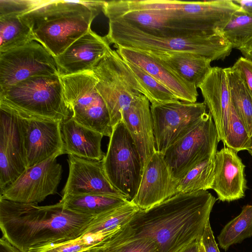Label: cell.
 Returning a JSON list of instances; mask_svg holds the SVG:
<instances>
[{
    "label": "cell",
    "mask_w": 252,
    "mask_h": 252,
    "mask_svg": "<svg viewBox=\"0 0 252 252\" xmlns=\"http://www.w3.org/2000/svg\"><path fill=\"white\" fill-rule=\"evenodd\" d=\"M217 200L207 190L178 193L140 209L114 235L149 238L157 244L159 252H182L200 240Z\"/></svg>",
    "instance_id": "cell-1"
},
{
    "label": "cell",
    "mask_w": 252,
    "mask_h": 252,
    "mask_svg": "<svg viewBox=\"0 0 252 252\" xmlns=\"http://www.w3.org/2000/svg\"><path fill=\"white\" fill-rule=\"evenodd\" d=\"M94 217L66 209L60 201L40 206L0 197L2 237L22 252L81 237Z\"/></svg>",
    "instance_id": "cell-2"
},
{
    "label": "cell",
    "mask_w": 252,
    "mask_h": 252,
    "mask_svg": "<svg viewBox=\"0 0 252 252\" xmlns=\"http://www.w3.org/2000/svg\"><path fill=\"white\" fill-rule=\"evenodd\" d=\"M132 2L145 10L144 27L150 33L157 36L222 33L232 15L240 9L232 0H140Z\"/></svg>",
    "instance_id": "cell-3"
},
{
    "label": "cell",
    "mask_w": 252,
    "mask_h": 252,
    "mask_svg": "<svg viewBox=\"0 0 252 252\" xmlns=\"http://www.w3.org/2000/svg\"><path fill=\"white\" fill-rule=\"evenodd\" d=\"M105 1L45 0L20 17L31 28L35 41L55 57L91 29Z\"/></svg>",
    "instance_id": "cell-4"
},
{
    "label": "cell",
    "mask_w": 252,
    "mask_h": 252,
    "mask_svg": "<svg viewBox=\"0 0 252 252\" xmlns=\"http://www.w3.org/2000/svg\"><path fill=\"white\" fill-rule=\"evenodd\" d=\"M106 37L116 47L144 52L189 51L212 61L224 60L233 47L222 33L187 37L157 36L146 32L121 19L109 20Z\"/></svg>",
    "instance_id": "cell-5"
},
{
    "label": "cell",
    "mask_w": 252,
    "mask_h": 252,
    "mask_svg": "<svg viewBox=\"0 0 252 252\" xmlns=\"http://www.w3.org/2000/svg\"><path fill=\"white\" fill-rule=\"evenodd\" d=\"M0 104L63 122L70 118L60 75L34 76L0 92Z\"/></svg>",
    "instance_id": "cell-6"
},
{
    "label": "cell",
    "mask_w": 252,
    "mask_h": 252,
    "mask_svg": "<svg viewBox=\"0 0 252 252\" xmlns=\"http://www.w3.org/2000/svg\"><path fill=\"white\" fill-rule=\"evenodd\" d=\"M92 70L97 80V90L107 107L113 128L122 120V112L143 92L116 50L111 48Z\"/></svg>",
    "instance_id": "cell-7"
},
{
    "label": "cell",
    "mask_w": 252,
    "mask_h": 252,
    "mask_svg": "<svg viewBox=\"0 0 252 252\" xmlns=\"http://www.w3.org/2000/svg\"><path fill=\"white\" fill-rule=\"evenodd\" d=\"M103 164L112 185L131 201L139 189L143 167L134 141L123 120L113 127Z\"/></svg>",
    "instance_id": "cell-8"
},
{
    "label": "cell",
    "mask_w": 252,
    "mask_h": 252,
    "mask_svg": "<svg viewBox=\"0 0 252 252\" xmlns=\"http://www.w3.org/2000/svg\"><path fill=\"white\" fill-rule=\"evenodd\" d=\"M220 141L210 112H206L163 154L174 176L179 180L189 170L215 156Z\"/></svg>",
    "instance_id": "cell-9"
},
{
    "label": "cell",
    "mask_w": 252,
    "mask_h": 252,
    "mask_svg": "<svg viewBox=\"0 0 252 252\" xmlns=\"http://www.w3.org/2000/svg\"><path fill=\"white\" fill-rule=\"evenodd\" d=\"M60 75L54 57L33 41L0 53V92L30 77Z\"/></svg>",
    "instance_id": "cell-10"
},
{
    "label": "cell",
    "mask_w": 252,
    "mask_h": 252,
    "mask_svg": "<svg viewBox=\"0 0 252 252\" xmlns=\"http://www.w3.org/2000/svg\"><path fill=\"white\" fill-rule=\"evenodd\" d=\"M8 108L18 117L27 168L64 154L61 122Z\"/></svg>",
    "instance_id": "cell-11"
},
{
    "label": "cell",
    "mask_w": 252,
    "mask_h": 252,
    "mask_svg": "<svg viewBox=\"0 0 252 252\" xmlns=\"http://www.w3.org/2000/svg\"><path fill=\"white\" fill-rule=\"evenodd\" d=\"M150 108L156 150L163 155L206 112L207 107L204 102L178 100L151 105Z\"/></svg>",
    "instance_id": "cell-12"
},
{
    "label": "cell",
    "mask_w": 252,
    "mask_h": 252,
    "mask_svg": "<svg viewBox=\"0 0 252 252\" xmlns=\"http://www.w3.org/2000/svg\"><path fill=\"white\" fill-rule=\"evenodd\" d=\"M57 154L27 168L12 183L0 191V197L13 202L32 204L57 193L63 169Z\"/></svg>",
    "instance_id": "cell-13"
},
{
    "label": "cell",
    "mask_w": 252,
    "mask_h": 252,
    "mask_svg": "<svg viewBox=\"0 0 252 252\" xmlns=\"http://www.w3.org/2000/svg\"><path fill=\"white\" fill-rule=\"evenodd\" d=\"M27 169L16 114L0 104V191Z\"/></svg>",
    "instance_id": "cell-14"
},
{
    "label": "cell",
    "mask_w": 252,
    "mask_h": 252,
    "mask_svg": "<svg viewBox=\"0 0 252 252\" xmlns=\"http://www.w3.org/2000/svg\"><path fill=\"white\" fill-rule=\"evenodd\" d=\"M178 182L163 155L157 151L144 168L139 189L130 201L141 210L148 209L178 193Z\"/></svg>",
    "instance_id": "cell-15"
},
{
    "label": "cell",
    "mask_w": 252,
    "mask_h": 252,
    "mask_svg": "<svg viewBox=\"0 0 252 252\" xmlns=\"http://www.w3.org/2000/svg\"><path fill=\"white\" fill-rule=\"evenodd\" d=\"M67 161L69 174L63 190V196L70 194H97L129 200L114 188L109 180L103 168V159L92 160L68 155Z\"/></svg>",
    "instance_id": "cell-16"
},
{
    "label": "cell",
    "mask_w": 252,
    "mask_h": 252,
    "mask_svg": "<svg viewBox=\"0 0 252 252\" xmlns=\"http://www.w3.org/2000/svg\"><path fill=\"white\" fill-rule=\"evenodd\" d=\"M209 109L220 141L224 143L229 131L231 102L225 68L212 67L198 87Z\"/></svg>",
    "instance_id": "cell-17"
},
{
    "label": "cell",
    "mask_w": 252,
    "mask_h": 252,
    "mask_svg": "<svg viewBox=\"0 0 252 252\" xmlns=\"http://www.w3.org/2000/svg\"><path fill=\"white\" fill-rule=\"evenodd\" d=\"M117 53L125 61L139 66L171 91L178 100L196 102L197 87L185 80L165 64L139 50L117 47Z\"/></svg>",
    "instance_id": "cell-18"
},
{
    "label": "cell",
    "mask_w": 252,
    "mask_h": 252,
    "mask_svg": "<svg viewBox=\"0 0 252 252\" xmlns=\"http://www.w3.org/2000/svg\"><path fill=\"white\" fill-rule=\"evenodd\" d=\"M111 49L106 36L91 29L63 53L54 57L60 75L92 70Z\"/></svg>",
    "instance_id": "cell-19"
},
{
    "label": "cell",
    "mask_w": 252,
    "mask_h": 252,
    "mask_svg": "<svg viewBox=\"0 0 252 252\" xmlns=\"http://www.w3.org/2000/svg\"><path fill=\"white\" fill-rule=\"evenodd\" d=\"M245 165L237 152L226 147L217 152L212 189L218 199L231 202L243 198L247 189Z\"/></svg>",
    "instance_id": "cell-20"
},
{
    "label": "cell",
    "mask_w": 252,
    "mask_h": 252,
    "mask_svg": "<svg viewBox=\"0 0 252 252\" xmlns=\"http://www.w3.org/2000/svg\"><path fill=\"white\" fill-rule=\"evenodd\" d=\"M150 101L143 94L122 112V120L131 134L140 156L143 171L157 151Z\"/></svg>",
    "instance_id": "cell-21"
},
{
    "label": "cell",
    "mask_w": 252,
    "mask_h": 252,
    "mask_svg": "<svg viewBox=\"0 0 252 252\" xmlns=\"http://www.w3.org/2000/svg\"><path fill=\"white\" fill-rule=\"evenodd\" d=\"M64 154L100 160L105 156L101 148L103 135L76 122L70 117L61 123Z\"/></svg>",
    "instance_id": "cell-22"
},
{
    "label": "cell",
    "mask_w": 252,
    "mask_h": 252,
    "mask_svg": "<svg viewBox=\"0 0 252 252\" xmlns=\"http://www.w3.org/2000/svg\"><path fill=\"white\" fill-rule=\"evenodd\" d=\"M145 52L165 64L197 88L212 67L211 63L212 61L210 59L189 51Z\"/></svg>",
    "instance_id": "cell-23"
},
{
    "label": "cell",
    "mask_w": 252,
    "mask_h": 252,
    "mask_svg": "<svg viewBox=\"0 0 252 252\" xmlns=\"http://www.w3.org/2000/svg\"><path fill=\"white\" fill-rule=\"evenodd\" d=\"M128 201L126 198L97 194H70L63 196L60 201L66 209L79 214L95 217Z\"/></svg>",
    "instance_id": "cell-24"
},
{
    "label": "cell",
    "mask_w": 252,
    "mask_h": 252,
    "mask_svg": "<svg viewBox=\"0 0 252 252\" xmlns=\"http://www.w3.org/2000/svg\"><path fill=\"white\" fill-rule=\"evenodd\" d=\"M230 89L231 102L243 123L250 136H252V94L241 73L232 66L225 68Z\"/></svg>",
    "instance_id": "cell-25"
},
{
    "label": "cell",
    "mask_w": 252,
    "mask_h": 252,
    "mask_svg": "<svg viewBox=\"0 0 252 252\" xmlns=\"http://www.w3.org/2000/svg\"><path fill=\"white\" fill-rule=\"evenodd\" d=\"M33 41L35 38L31 28L19 15L0 16V53Z\"/></svg>",
    "instance_id": "cell-26"
},
{
    "label": "cell",
    "mask_w": 252,
    "mask_h": 252,
    "mask_svg": "<svg viewBox=\"0 0 252 252\" xmlns=\"http://www.w3.org/2000/svg\"><path fill=\"white\" fill-rule=\"evenodd\" d=\"M140 209L129 201L122 206L96 216L81 237L113 232L126 224Z\"/></svg>",
    "instance_id": "cell-27"
},
{
    "label": "cell",
    "mask_w": 252,
    "mask_h": 252,
    "mask_svg": "<svg viewBox=\"0 0 252 252\" xmlns=\"http://www.w3.org/2000/svg\"><path fill=\"white\" fill-rule=\"evenodd\" d=\"M252 236V205L242 207L240 214L228 222L218 237L220 246L226 251L232 245L241 243Z\"/></svg>",
    "instance_id": "cell-28"
},
{
    "label": "cell",
    "mask_w": 252,
    "mask_h": 252,
    "mask_svg": "<svg viewBox=\"0 0 252 252\" xmlns=\"http://www.w3.org/2000/svg\"><path fill=\"white\" fill-rule=\"evenodd\" d=\"M233 49L242 51L252 45V15L241 9L235 12L222 31Z\"/></svg>",
    "instance_id": "cell-29"
},
{
    "label": "cell",
    "mask_w": 252,
    "mask_h": 252,
    "mask_svg": "<svg viewBox=\"0 0 252 252\" xmlns=\"http://www.w3.org/2000/svg\"><path fill=\"white\" fill-rule=\"evenodd\" d=\"M215 157L202 161L189 170L179 180L178 193H187L212 189Z\"/></svg>",
    "instance_id": "cell-30"
},
{
    "label": "cell",
    "mask_w": 252,
    "mask_h": 252,
    "mask_svg": "<svg viewBox=\"0 0 252 252\" xmlns=\"http://www.w3.org/2000/svg\"><path fill=\"white\" fill-rule=\"evenodd\" d=\"M125 62L141 87L143 94L148 99L151 105L162 104L178 100L171 91L145 70L136 65Z\"/></svg>",
    "instance_id": "cell-31"
},
{
    "label": "cell",
    "mask_w": 252,
    "mask_h": 252,
    "mask_svg": "<svg viewBox=\"0 0 252 252\" xmlns=\"http://www.w3.org/2000/svg\"><path fill=\"white\" fill-rule=\"evenodd\" d=\"M115 233L110 235L99 249L102 252H159L157 244L151 239L121 238L115 235Z\"/></svg>",
    "instance_id": "cell-32"
},
{
    "label": "cell",
    "mask_w": 252,
    "mask_h": 252,
    "mask_svg": "<svg viewBox=\"0 0 252 252\" xmlns=\"http://www.w3.org/2000/svg\"><path fill=\"white\" fill-rule=\"evenodd\" d=\"M116 231L80 237L60 243L49 244L31 250L28 252H83L99 249L103 245L106 239Z\"/></svg>",
    "instance_id": "cell-33"
},
{
    "label": "cell",
    "mask_w": 252,
    "mask_h": 252,
    "mask_svg": "<svg viewBox=\"0 0 252 252\" xmlns=\"http://www.w3.org/2000/svg\"><path fill=\"white\" fill-rule=\"evenodd\" d=\"M223 145L237 153L251 147V136L232 104L229 131Z\"/></svg>",
    "instance_id": "cell-34"
},
{
    "label": "cell",
    "mask_w": 252,
    "mask_h": 252,
    "mask_svg": "<svg viewBox=\"0 0 252 252\" xmlns=\"http://www.w3.org/2000/svg\"><path fill=\"white\" fill-rule=\"evenodd\" d=\"M44 1L0 0V16L11 14L21 15L40 5Z\"/></svg>",
    "instance_id": "cell-35"
},
{
    "label": "cell",
    "mask_w": 252,
    "mask_h": 252,
    "mask_svg": "<svg viewBox=\"0 0 252 252\" xmlns=\"http://www.w3.org/2000/svg\"><path fill=\"white\" fill-rule=\"evenodd\" d=\"M232 66L241 73L246 85L252 93V60L241 57Z\"/></svg>",
    "instance_id": "cell-36"
},
{
    "label": "cell",
    "mask_w": 252,
    "mask_h": 252,
    "mask_svg": "<svg viewBox=\"0 0 252 252\" xmlns=\"http://www.w3.org/2000/svg\"><path fill=\"white\" fill-rule=\"evenodd\" d=\"M200 243L205 252H220L216 242L209 220L207 222Z\"/></svg>",
    "instance_id": "cell-37"
},
{
    "label": "cell",
    "mask_w": 252,
    "mask_h": 252,
    "mask_svg": "<svg viewBox=\"0 0 252 252\" xmlns=\"http://www.w3.org/2000/svg\"><path fill=\"white\" fill-rule=\"evenodd\" d=\"M0 252H22L13 246L5 238L0 239Z\"/></svg>",
    "instance_id": "cell-38"
},
{
    "label": "cell",
    "mask_w": 252,
    "mask_h": 252,
    "mask_svg": "<svg viewBox=\"0 0 252 252\" xmlns=\"http://www.w3.org/2000/svg\"><path fill=\"white\" fill-rule=\"evenodd\" d=\"M233 1L245 12L252 15V0H235Z\"/></svg>",
    "instance_id": "cell-39"
},
{
    "label": "cell",
    "mask_w": 252,
    "mask_h": 252,
    "mask_svg": "<svg viewBox=\"0 0 252 252\" xmlns=\"http://www.w3.org/2000/svg\"><path fill=\"white\" fill-rule=\"evenodd\" d=\"M199 242L200 240L194 242L186 248L182 252H199Z\"/></svg>",
    "instance_id": "cell-40"
},
{
    "label": "cell",
    "mask_w": 252,
    "mask_h": 252,
    "mask_svg": "<svg viewBox=\"0 0 252 252\" xmlns=\"http://www.w3.org/2000/svg\"><path fill=\"white\" fill-rule=\"evenodd\" d=\"M241 52L244 57L252 60V45Z\"/></svg>",
    "instance_id": "cell-41"
},
{
    "label": "cell",
    "mask_w": 252,
    "mask_h": 252,
    "mask_svg": "<svg viewBox=\"0 0 252 252\" xmlns=\"http://www.w3.org/2000/svg\"><path fill=\"white\" fill-rule=\"evenodd\" d=\"M83 252H102L98 248V249H93V250L85 251Z\"/></svg>",
    "instance_id": "cell-42"
},
{
    "label": "cell",
    "mask_w": 252,
    "mask_h": 252,
    "mask_svg": "<svg viewBox=\"0 0 252 252\" xmlns=\"http://www.w3.org/2000/svg\"><path fill=\"white\" fill-rule=\"evenodd\" d=\"M251 148L250 149V150H249L248 151V152H249V153L252 156V136L251 137Z\"/></svg>",
    "instance_id": "cell-43"
},
{
    "label": "cell",
    "mask_w": 252,
    "mask_h": 252,
    "mask_svg": "<svg viewBox=\"0 0 252 252\" xmlns=\"http://www.w3.org/2000/svg\"><path fill=\"white\" fill-rule=\"evenodd\" d=\"M199 252H205L203 247L200 243V242L199 244Z\"/></svg>",
    "instance_id": "cell-44"
}]
</instances>
